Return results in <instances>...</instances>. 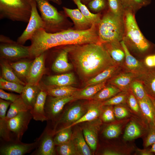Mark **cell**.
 <instances>
[{
  "instance_id": "3957f363",
  "label": "cell",
  "mask_w": 155,
  "mask_h": 155,
  "mask_svg": "<svg viewBox=\"0 0 155 155\" xmlns=\"http://www.w3.org/2000/svg\"><path fill=\"white\" fill-rule=\"evenodd\" d=\"M135 15L131 11L124 10L122 41L132 55L137 59H143L147 55L155 53V45L147 39L142 33Z\"/></svg>"
},
{
  "instance_id": "c3c4849f",
  "label": "cell",
  "mask_w": 155,
  "mask_h": 155,
  "mask_svg": "<svg viewBox=\"0 0 155 155\" xmlns=\"http://www.w3.org/2000/svg\"><path fill=\"white\" fill-rule=\"evenodd\" d=\"M102 122L111 123L115 121L113 106H103L100 117Z\"/></svg>"
},
{
  "instance_id": "9c48e42d",
  "label": "cell",
  "mask_w": 155,
  "mask_h": 155,
  "mask_svg": "<svg viewBox=\"0 0 155 155\" xmlns=\"http://www.w3.org/2000/svg\"><path fill=\"white\" fill-rule=\"evenodd\" d=\"M32 118L30 110L22 112L7 121L11 140L21 141Z\"/></svg>"
},
{
  "instance_id": "60d3db41",
  "label": "cell",
  "mask_w": 155,
  "mask_h": 155,
  "mask_svg": "<svg viewBox=\"0 0 155 155\" xmlns=\"http://www.w3.org/2000/svg\"><path fill=\"white\" fill-rule=\"evenodd\" d=\"M71 127H66L55 133L54 140L56 146L68 142L71 140L73 134Z\"/></svg>"
},
{
  "instance_id": "ba28073f",
  "label": "cell",
  "mask_w": 155,
  "mask_h": 155,
  "mask_svg": "<svg viewBox=\"0 0 155 155\" xmlns=\"http://www.w3.org/2000/svg\"><path fill=\"white\" fill-rule=\"evenodd\" d=\"M88 102L76 104L64 109L53 130L54 134L56 132L70 126L81 118L87 111Z\"/></svg>"
},
{
  "instance_id": "4dcf8cb0",
  "label": "cell",
  "mask_w": 155,
  "mask_h": 155,
  "mask_svg": "<svg viewBox=\"0 0 155 155\" xmlns=\"http://www.w3.org/2000/svg\"><path fill=\"white\" fill-rule=\"evenodd\" d=\"M130 119L118 120L111 123L104 130L103 134L108 139H113L117 137L120 134Z\"/></svg>"
},
{
  "instance_id": "74e56055",
  "label": "cell",
  "mask_w": 155,
  "mask_h": 155,
  "mask_svg": "<svg viewBox=\"0 0 155 155\" xmlns=\"http://www.w3.org/2000/svg\"><path fill=\"white\" fill-rule=\"evenodd\" d=\"M126 104L133 115L143 121L148 123L142 115L137 99L129 90V91Z\"/></svg>"
},
{
  "instance_id": "484cf974",
  "label": "cell",
  "mask_w": 155,
  "mask_h": 155,
  "mask_svg": "<svg viewBox=\"0 0 155 155\" xmlns=\"http://www.w3.org/2000/svg\"><path fill=\"white\" fill-rule=\"evenodd\" d=\"M71 140L79 155L92 154V150L86 142L80 127L74 129Z\"/></svg>"
},
{
  "instance_id": "681fc988",
  "label": "cell",
  "mask_w": 155,
  "mask_h": 155,
  "mask_svg": "<svg viewBox=\"0 0 155 155\" xmlns=\"http://www.w3.org/2000/svg\"><path fill=\"white\" fill-rule=\"evenodd\" d=\"M148 132L144 139L143 145L147 148L155 143V125L152 123L149 124Z\"/></svg>"
},
{
  "instance_id": "7dc6e473",
  "label": "cell",
  "mask_w": 155,
  "mask_h": 155,
  "mask_svg": "<svg viewBox=\"0 0 155 155\" xmlns=\"http://www.w3.org/2000/svg\"><path fill=\"white\" fill-rule=\"evenodd\" d=\"M108 10L114 14L123 17L124 9L121 0H107Z\"/></svg>"
},
{
  "instance_id": "6f0895ef",
  "label": "cell",
  "mask_w": 155,
  "mask_h": 155,
  "mask_svg": "<svg viewBox=\"0 0 155 155\" xmlns=\"http://www.w3.org/2000/svg\"><path fill=\"white\" fill-rule=\"evenodd\" d=\"M150 148V150L151 152L154 154H155V143Z\"/></svg>"
},
{
  "instance_id": "52a82bcc",
  "label": "cell",
  "mask_w": 155,
  "mask_h": 155,
  "mask_svg": "<svg viewBox=\"0 0 155 155\" xmlns=\"http://www.w3.org/2000/svg\"><path fill=\"white\" fill-rule=\"evenodd\" d=\"M74 101L73 95L64 97H54L47 95L44 105V111L47 118L46 127L53 126V131L59 119L65 105Z\"/></svg>"
},
{
  "instance_id": "83f0119b",
  "label": "cell",
  "mask_w": 155,
  "mask_h": 155,
  "mask_svg": "<svg viewBox=\"0 0 155 155\" xmlns=\"http://www.w3.org/2000/svg\"><path fill=\"white\" fill-rule=\"evenodd\" d=\"M68 51L66 46H63L58 54L51 69L55 72H64L71 69L72 65L68 61Z\"/></svg>"
},
{
  "instance_id": "f1b7e54d",
  "label": "cell",
  "mask_w": 155,
  "mask_h": 155,
  "mask_svg": "<svg viewBox=\"0 0 155 155\" xmlns=\"http://www.w3.org/2000/svg\"><path fill=\"white\" fill-rule=\"evenodd\" d=\"M122 69V67L117 65L110 67L87 80L85 84V87L107 82Z\"/></svg>"
},
{
  "instance_id": "d590c367",
  "label": "cell",
  "mask_w": 155,
  "mask_h": 155,
  "mask_svg": "<svg viewBox=\"0 0 155 155\" xmlns=\"http://www.w3.org/2000/svg\"><path fill=\"white\" fill-rule=\"evenodd\" d=\"M30 110H31V108L25 103L20 96L11 104L6 116V119L8 121L20 112Z\"/></svg>"
},
{
  "instance_id": "1f68e13d",
  "label": "cell",
  "mask_w": 155,
  "mask_h": 155,
  "mask_svg": "<svg viewBox=\"0 0 155 155\" xmlns=\"http://www.w3.org/2000/svg\"><path fill=\"white\" fill-rule=\"evenodd\" d=\"M107 84V82L89 86L76 92L73 94L74 101L80 99H89L97 94Z\"/></svg>"
},
{
  "instance_id": "e0dca14e",
  "label": "cell",
  "mask_w": 155,
  "mask_h": 155,
  "mask_svg": "<svg viewBox=\"0 0 155 155\" xmlns=\"http://www.w3.org/2000/svg\"><path fill=\"white\" fill-rule=\"evenodd\" d=\"M46 52L35 58L32 62L26 78L27 83L38 84L45 71Z\"/></svg>"
},
{
  "instance_id": "5b68a950",
  "label": "cell",
  "mask_w": 155,
  "mask_h": 155,
  "mask_svg": "<svg viewBox=\"0 0 155 155\" xmlns=\"http://www.w3.org/2000/svg\"><path fill=\"white\" fill-rule=\"evenodd\" d=\"M47 32L54 33L67 29V20L65 16L57 11L48 0H35Z\"/></svg>"
},
{
  "instance_id": "277c9868",
  "label": "cell",
  "mask_w": 155,
  "mask_h": 155,
  "mask_svg": "<svg viewBox=\"0 0 155 155\" xmlns=\"http://www.w3.org/2000/svg\"><path fill=\"white\" fill-rule=\"evenodd\" d=\"M100 43L122 40L124 31L123 17L117 15L108 10L101 18L98 26Z\"/></svg>"
},
{
  "instance_id": "8992f818",
  "label": "cell",
  "mask_w": 155,
  "mask_h": 155,
  "mask_svg": "<svg viewBox=\"0 0 155 155\" xmlns=\"http://www.w3.org/2000/svg\"><path fill=\"white\" fill-rule=\"evenodd\" d=\"M32 0H0V19L28 22Z\"/></svg>"
},
{
  "instance_id": "603a6c76",
  "label": "cell",
  "mask_w": 155,
  "mask_h": 155,
  "mask_svg": "<svg viewBox=\"0 0 155 155\" xmlns=\"http://www.w3.org/2000/svg\"><path fill=\"white\" fill-rule=\"evenodd\" d=\"M47 95L45 90L42 88L34 107L30 110L33 118L36 121L42 122L47 120L44 111V105Z\"/></svg>"
},
{
  "instance_id": "d6986e66",
  "label": "cell",
  "mask_w": 155,
  "mask_h": 155,
  "mask_svg": "<svg viewBox=\"0 0 155 155\" xmlns=\"http://www.w3.org/2000/svg\"><path fill=\"white\" fill-rule=\"evenodd\" d=\"M102 102L91 100L88 102L87 110L79 119L70 126L72 127L78 124L93 121L100 118L103 108Z\"/></svg>"
},
{
  "instance_id": "ffe728a7",
  "label": "cell",
  "mask_w": 155,
  "mask_h": 155,
  "mask_svg": "<svg viewBox=\"0 0 155 155\" xmlns=\"http://www.w3.org/2000/svg\"><path fill=\"white\" fill-rule=\"evenodd\" d=\"M102 44L116 65L122 68L125 55L121 42H108Z\"/></svg>"
},
{
  "instance_id": "4316f807",
  "label": "cell",
  "mask_w": 155,
  "mask_h": 155,
  "mask_svg": "<svg viewBox=\"0 0 155 155\" xmlns=\"http://www.w3.org/2000/svg\"><path fill=\"white\" fill-rule=\"evenodd\" d=\"M136 78L142 82L147 95L155 100V68L148 69Z\"/></svg>"
},
{
  "instance_id": "d4e9b609",
  "label": "cell",
  "mask_w": 155,
  "mask_h": 155,
  "mask_svg": "<svg viewBox=\"0 0 155 155\" xmlns=\"http://www.w3.org/2000/svg\"><path fill=\"white\" fill-rule=\"evenodd\" d=\"M42 88L38 84L27 83L24 86L21 96L25 103L33 108Z\"/></svg>"
},
{
  "instance_id": "f907efd6",
  "label": "cell",
  "mask_w": 155,
  "mask_h": 155,
  "mask_svg": "<svg viewBox=\"0 0 155 155\" xmlns=\"http://www.w3.org/2000/svg\"><path fill=\"white\" fill-rule=\"evenodd\" d=\"M108 6L107 0H91L88 4V6L92 11L99 12Z\"/></svg>"
},
{
  "instance_id": "2e32d148",
  "label": "cell",
  "mask_w": 155,
  "mask_h": 155,
  "mask_svg": "<svg viewBox=\"0 0 155 155\" xmlns=\"http://www.w3.org/2000/svg\"><path fill=\"white\" fill-rule=\"evenodd\" d=\"M121 43L125 55L123 69L134 73L137 77L145 73L148 69L145 66L142 61L137 59L132 55L122 40Z\"/></svg>"
},
{
  "instance_id": "e575fe53",
  "label": "cell",
  "mask_w": 155,
  "mask_h": 155,
  "mask_svg": "<svg viewBox=\"0 0 155 155\" xmlns=\"http://www.w3.org/2000/svg\"><path fill=\"white\" fill-rule=\"evenodd\" d=\"M1 77L8 81L14 82L25 86L26 84L22 82L16 75L10 64L6 61H2L0 63Z\"/></svg>"
},
{
  "instance_id": "11a10c76",
  "label": "cell",
  "mask_w": 155,
  "mask_h": 155,
  "mask_svg": "<svg viewBox=\"0 0 155 155\" xmlns=\"http://www.w3.org/2000/svg\"><path fill=\"white\" fill-rule=\"evenodd\" d=\"M135 154L140 155H153L154 154L151 152L150 149L145 148L143 149L137 148L136 150Z\"/></svg>"
},
{
  "instance_id": "91938a15",
  "label": "cell",
  "mask_w": 155,
  "mask_h": 155,
  "mask_svg": "<svg viewBox=\"0 0 155 155\" xmlns=\"http://www.w3.org/2000/svg\"><path fill=\"white\" fill-rule=\"evenodd\" d=\"M82 1L84 2H89L90 1H91V0H81V1Z\"/></svg>"
},
{
  "instance_id": "816d5d0a",
  "label": "cell",
  "mask_w": 155,
  "mask_h": 155,
  "mask_svg": "<svg viewBox=\"0 0 155 155\" xmlns=\"http://www.w3.org/2000/svg\"><path fill=\"white\" fill-rule=\"evenodd\" d=\"M131 148H107L102 152L103 155H122L128 154L131 152Z\"/></svg>"
},
{
  "instance_id": "f35d334b",
  "label": "cell",
  "mask_w": 155,
  "mask_h": 155,
  "mask_svg": "<svg viewBox=\"0 0 155 155\" xmlns=\"http://www.w3.org/2000/svg\"><path fill=\"white\" fill-rule=\"evenodd\" d=\"M125 10L131 11L135 13L143 7L150 4L152 0H121Z\"/></svg>"
},
{
  "instance_id": "680465c9",
  "label": "cell",
  "mask_w": 155,
  "mask_h": 155,
  "mask_svg": "<svg viewBox=\"0 0 155 155\" xmlns=\"http://www.w3.org/2000/svg\"><path fill=\"white\" fill-rule=\"evenodd\" d=\"M150 98H151L152 100V101H153V104H154V106L155 108V100L154 99V98H152L151 97H150Z\"/></svg>"
},
{
  "instance_id": "9a60e30c",
  "label": "cell",
  "mask_w": 155,
  "mask_h": 155,
  "mask_svg": "<svg viewBox=\"0 0 155 155\" xmlns=\"http://www.w3.org/2000/svg\"><path fill=\"white\" fill-rule=\"evenodd\" d=\"M102 121L100 118L83 123L80 127L87 144L93 151L96 149L98 132Z\"/></svg>"
},
{
  "instance_id": "d6a6232c",
  "label": "cell",
  "mask_w": 155,
  "mask_h": 155,
  "mask_svg": "<svg viewBox=\"0 0 155 155\" xmlns=\"http://www.w3.org/2000/svg\"><path fill=\"white\" fill-rule=\"evenodd\" d=\"M46 87L43 89L48 95L58 97H64L72 96L80 89L71 86Z\"/></svg>"
},
{
  "instance_id": "6da1fadb",
  "label": "cell",
  "mask_w": 155,
  "mask_h": 155,
  "mask_svg": "<svg viewBox=\"0 0 155 155\" xmlns=\"http://www.w3.org/2000/svg\"><path fill=\"white\" fill-rule=\"evenodd\" d=\"M30 40V53L32 58L58 46L100 43L98 25L95 24L86 30L67 29L54 33H48L43 29H41L35 32Z\"/></svg>"
},
{
  "instance_id": "cb8c5ba5",
  "label": "cell",
  "mask_w": 155,
  "mask_h": 155,
  "mask_svg": "<svg viewBox=\"0 0 155 155\" xmlns=\"http://www.w3.org/2000/svg\"><path fill=\"white\" fill-rule=\"evenodd\" d=\"M75 82L73 74L69 73L48 76L44 80V84L47 87L70 86Z\"/></svg>"
},
{
  "instance_id": "f5cc1de1",
  "label": "cell",
  "mask_w": 155,
  "mask_h": 155,
  "mask_svg": "<svg viewBox=\"0 0 155 155\" xmlns=\"http://www.w3.org/2000/svg\"><path fill=\"white\" fill-rule=\"evenodd\" d=\"M142 61L148 69L155 68V53L147 55Z\"/></svg>"
},
{
  "instance_id": "7a4b0ae2",
  "label": "cell",
  "mask_w": 155,
  "mask_h": 155,
  "mask_svg": "<svg viewBox=\"0 0 155 155\" xmlns=\"http://www.w3.org/2000/svg\"><path fill=\"white\" fill-rule=\"evenodd\" d=\"M66 46L78 72L84 79L88 80L107 68L117 65L102 44Z\"/></svg>"
},
{
  "instance_id": "8fae6325",
  "label": "cell",
  "mask_w": 155,
  "mask_h": 155,
  "mask_svg": "<svg viewBox=\"0 0 155 155\" xmlns=\"http://www.w3.org/2000/svg\"><path fill=\"white\" fill-rule=\"evenodd\" d=\"M29 49V46H24L14 41L9 43L1 42L0 56L10 60L30 57Z\"/></svg>"
},
{
  "instance_id": "9f6ffc18",
  "label": "cell",
  "mask_w": 155,
  "mask_h": 155,
  "mask_svg": "<svg viewBox=\"0 0 155 155\" xmlns=\"http://www.w3.org/2000/svg\"><path fill=\"white\" fill-rule=\"evenodd\" d=\"M49 1H52L57 5H60L62 4V0H48Z\"/></svg>"
},
{
  "instance_id": "836d02e7",
  "label": "cell",
  "mask_w": 155,
  "mask_h": 155,
  "mask_svg": "<svg viewBox=\"0 0 155 155\" xmlns=\"http://www.w3.org/2000/svg\"><path fill=\"white\" fill-rule=\"evenodd\" d=\"M121 91L120 90L115 86L107 84L104 87L93 96L90 100L97 102H102L110 98Z\"/></svg>"
},
{
  "instance_id": "ee69618b",
  "label": "cell",
  "mask_w": 155,
  "mask_h": 155,
  "mask_svg": "<svg viewBox=\"0 0 155 155\" xmlns=\"http://www.w3.org/2000/svg\"><path fill=\"white\" fill-rule=\"evenodd\" d=\"M129 91H121L110 98L102 102V105L113 106L126 103Z\"/></svg>"
},
{
  "instance_id": "7402d4cb",
  "label": "cell",
  "mask_w": 155,
  "mask_h": 155,
  "mask_svg": "<svg viewBox=\"0 0 155 155\" xmlns=\"http://www.w3.org/2000/svg\"><path fill=\"white\" fill-rule=\"evenodd\" d=\"M12 102L0 99V137L1 142L11 140L6 114L8 106Z\"/></svg>"
},
{
  "instance_id": "f6af8a7d",
  "label": "cell",
  "mask_w": 155,
  "mask_h": 155,
  "mask_svg": "<svg viewBox=\"0 0 155 155\" xmlns=\"http://www.w3.org/2000/svg\"><path fill=\"white\" fill-rule=\"evenodd\" d=\"M113 111L115 118L118 120L129 118L133 115L126 103L114 106Z\"/></svg>"
},
{
  "instance_id": "7c38bea8",
  "label": "cell",
  "mask_w": 155,
  "mask_h": 155,
  "mask_svg": "<svg viewBox=\"0 0 155 155\" xmlns=\"http://www.w3.org/2000/svg\"><path fill=\"white\" fill-rule=\"evenodd\" d=\"M0 145V155H23L29 153L35 149L38 143L36 139L34 142L26 144L21 141L10 140L1 142Z\"/></svg>"
},
{
  "instance_id": "db71d44e",
  "label": "cell",
  "mask_w": 155,
  "mask_h": 155,
  "mask_svg": "<svg viewBox=\"0 0 155 155\" xmlns=\"http://www.w3.org/2000/svg\"><path fill=\"white\" fill-rule=\"evenodd\" d=\"M20 95L7 93L3 90L0 89V98L2 99L13 102L20 96Z\"/></svg>"
},
{
  "instance_id": "bcb514c9",
  "label": "cell",
  "mask_w": 155,
  "mask_h": 155,
  "mask_svg": "<svg viewBox=\"0 0 155 155\" xmlns=\"http://www.w3.org/2000/svg\"><path fill=\"white\" fill-rule=\"evenodd\" d=\"M16 83L7 81L1 77L0 78V88L21 94L24 86Z\"/></svg>"
},
{
  "instance_id": "f546056e",
  "label": "cell",
  "mask_w": 155,
  "mask_h": 155,
  "mask_svg": "<svg viewBox=\"0 0 155 155\" xmlns=\"http://www.w3.org/2000/svg\"><path fill=\"white\" fill-rule=\"evenodd\" d=\"M137 100L144 118L148 124L152 123L155 125V108L150 97L148 96L143 99Z\"/></svg>"
},
{
  "instance_id": "30bf717a",
  "label": "cell",
  "mask_w": 155,
  "mask_h": 155,
  "mask_svg": "<svg viewBox=\"0 0 155 155\" xmlns=\"http://www.w3.org/2000/svg\"><path fill=\"white\" fill-rule=\"evenodd\" d=\"M31 5V13L28 25L17 39V42L22 45L28 40H30L37 30L44 29V23L38 12L37 3L35 0H32Z\"/></svg>"
},
{
  "instance_id": "4fadbf2b",
  "label": "cell",
  "mask_w": 155,
  "mask_h": 155,
  "mask_svg": "<svg viewBox=\"0 0 155 155\" xmlns=\"http://www.w3.org/2000/svg\"><path fill=\"white\" fill-rule=\"evenodd\" d=\"M149 124L133 115L126 125L123 138L125 141H131L146 135Z\"/></svg>"
},
{
  "instance_id": "ab89813d",
  "label": "cell",
  "mask_w": 155,
  "mask_h": 155,
  "mask_svg": "<svg viewBox=\"0 0 155 155\" xmlns=\"http://www.w3.org/2000/svg\"><path fill=\"white\" fill-rule=\"evenodd\" d=\"M32 62L23 61L13 62L9 64L19 78L26 79Z\"/></svg>"
},
{
  "instance_id": "8d00e7d4",
  "label": "cell",
  "mask_w": 155,
  "mask_h": 155,
  "mask_svg": "<svg viewBox=\"0 0 155 155\" xmlns=\"http://www.w3.org/2000/svg\"><path fill=\"white\" fill-rule=\"evenodd\" d=\"M72 0L82 14L92 25L95 24L98 25L101 18L100 13L94 14L91 13L86 6L82 2L81 0Z\"/></svg>"
},
{
  "instance_id": "7bdbcfd3",
  "label": "cell",
  "mask_w": 155,
  "mask_h": 155,
  "mask_svg": "<svg viewBox=\"0 0 155 155\" xmlns=\"http://www.w3.org/2000/svg\"><path fill=\"white\" fill-rule=\"evenodd\" d=\"M57 154L60 155H79L71 140L69 141L56 146Z\"/></svg>"
},
{
  "instance_id": "ac0fdd59",
  "label": "cell",
  "mask_w": 155,
  "mask_h": 155,
  "mask_svg": "<svg viewBox=\"0 0 155 155\" xmlns=\"http://www.w3.org/2000/svg\"><path fill=\"white\" fill-rule=\"evenodd\" d=\"M136 77L134 73L123 69L108 80L107 83L115 86L121 91H128L131 83Z\"/></svg>"
},
{
  "instance_id": "b9f144b4",
  "label": "cell",
  "mask_w": 155,
  "mask_h": 155,
  "mask_svg": "<svg viewBox=\"0 0 155 155\" xmlns=\"http://www.w3.org/2000/svg\"><path fill=\"white\" fill-rule=\"evenodd\" d=\"M129 90L137 100H141L148 95L147 94L142 82L135 78L130 85Z\"/></svg>"
},
{
  "instance_id": "5bb4252c",
  "label": "cell",
  "mask_w": 155,
  "mask_h": 155,
  "mask_svg": "<svg viewBox=\"0 0 155 155\" xmlns=\"http://www.w3.org/2000/svg\"><path fill=\"white\" fill-rule=\"evenodd\" d=\"M53 132L46 127L37 140L36 149L31 155H55L57 154L56 146Z\"/></svg>"
},
{
  "instance_id": "44dd1931",
  "label": "cell",
  "mask_w": 155,
  "mask_h": 155,
  "mask_svg": "<svg viewBox=\"0 0 155 155\" xmlns=\"http://www.w3.org/2000/svg\"><path fill=\"white\" fill-rule=\"evenodd\" d=\"M65 13L73 22L77 30H84L90 28L92 25L82 14L78 9H71L63 7Z\"/></svg>"
}]
</instances>
